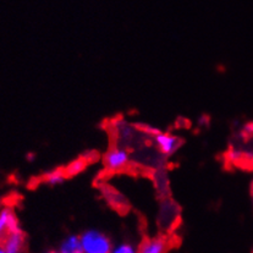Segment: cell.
<instances>
[{
    "label": "cell",
    "instance_id": "obj_1",
    "mask_svg": "<svg viewBox=\"0 0 253 253\" xmlns=\"http://www.w3.org/2000/svg\"><path fill=\"white\" fill-rule=\"evenodd\" d=\"M80 239L84 253H112V241L103 232L91 229L82 232Z\"/></svg>",
    "mask_w": 253,
    "mask_h": 253
},
{
    "label": "cell",
    "instance_id": "obj_11",
    "mask_svg": "<svg viewBox=\"0 0 253 253\" xmlns=\"http://www.w3.org/2000/svg\"><path fill=\"white\" fill-rule=\"evenodd\" d=\"M142 131H144V132L148 133V135H153V136L158 135V133L161 132L158 128H154V127H152V126H146V125L142 126Z\"/></svg>",
    "mask_w": 253,
    "mask_h": 253
},
{
    "label": "cell",
    "instance_id": "obj_9",
    "mask_svg": "<svg viewBox=\"0 0 253 253\" xmlns=\"http://www.w3.org/2000/svg\"><path fill=\"white\" fill-rule=\"evenodd\" d=\"M84 168H86V161L84 159H76V161L70 163L64 171H65L66 176H75V175L84 171Z\"/></svg>",
    "mask_w": 253,
    "mask_h": 253
},
{
    "label": "cell",
    "instance_id": "obj_2",
    "mask_svg": "<svg viewBox=\"0 0 253 253\" xmlns=\"http://www.w3.org/2000/svg\"><path fill=\"white\" fill-rule=\"evenodd\" d=\"M130 162V156L126 149L121 147H113L107 152L104 157V164L107 169L113 170H123L124 168L127 167Z\"/></svg>",
    "mask_w": 253,
    "mask_h": 253
},
{
    "label": "cell",
    "instance_id": "obj_8",
    "mask_svg": "<svg viewBox=\"0 0 253 253\" xmlns=\"http://www.w3.org/2000/svg\"><path fill=\"white\" fill-rule=\"evenodd\" d=\"M65 177H66L65 171L55 170V171H51L49 172V174H46L44 179H43V181H44L48 186L54 187V186H59L63 184V182L65 181Z\"/></svg>",
    "mask_w": 253,
    "mask_h": 253
},
{
    "label": "cell",
    "instance_id": "obj_5",
    "mask_svg": "<svg viewBox=\"0 0 253 253\" xmlns=\"http://www.w3.org/2000/svg\"><path fill=\"white\" fill-rule=\"evenodd\" d=\"M5 253H22L25 249V234L22 229L17 231H10L2 237L1 241Z\"/></svg>",
    "mask_w": 253,
    "mask_h": 253
},
{
    "label": "cell",
    "instance_id": "obj_7",
    "mask_svg": "<svg viewBox=\"0 0 253 253\" xmlns=\"http://www.w3.org/2000/svg\"><path fill=\"white\" fill-rule=\"evenodd\" d=\"M59 253H84L79 235H70L66 239H64L59 247Z\"/></svg>",
    "mask_w": 253,
    "mask_h": 253
},
{
    "label": "cell",
    "instance_id": "obj_10",
    "mask_svg": "<svg viewBox=\"0 0 253 253\" xmlns=\"http://www.w3.org/2000/svg\"><path fill=\"white\" fill-rule=\"evenodd\" d=\"M112 253H138V249H136L133 245L127 244V242H123V244L113 247Z\"/></svg>",
    "mask_w": 253,
    "mask_h": 253
},
{
    "label": "cell",
    "instance_id": "obj_14",
    "mask_svg": "<svg viewBox=\"0 0 253 253\" xmlns=\"http://www.w3.org/2000/svg\"><path fill=\"white\" fill-rule=\"evenodd\" d=\"M45 253H59V251H48V252H45Z\"/></svg>",
    "mask_w": 253,
    "mask_h": 253
},
{
    "label": "cell",
    "instance_id": "obj_12",
    "mask_svg": "<svg viewBox=\"0 0 253 253\" xmlns=\"http://www.w3.org/2000/svg\"><path fill=\"white\" fill-rule=\"evenodd\" d=\"M245 130H246V132H249V133H253V123H252V124H250V125H247V126H246V128H245Z\"/></svg>",
    "mask_w": 253,
    "mask_h": 253
},
{
    "label": "cell",
    "instance_id": "obj_6",
    "mask_svg": "<svg viewBox=\"0 0 253 253\" xmlns=\"http://www.w3.org/2000/svg\"><path fill=\"white\" fill-rule=\"evenodd\" d=\"M169 242L165 237L157 236L146 239L138 247V253H167Z\"/></svg>",
    "mask_w": 253,
    "mask_h": 253
},
{
    "label": "cell",
    "instance_id": "obj_4",
    "mask_svg": "<svg viewBox=\"0 0 253 253\" xmlns=\"http://www.w3.org/2000/svg\"><path fill=\"white\" fill-rule=\"evenodd\" d=\"M17 230H21V226L14 211L9 207L0 209V239H2L7 232Z\"/></svg>",
    "mask_w": 253,
    "mask_h": 253
},
{
    "label": "cell",
    "instance_id": "obj_13",
    "mask_svg": "<svg viewBox=\"0 0 253 253\" xmlns=\"http://www.w3.org/2000/svg\"><path fill=\"white\" fill-rule=\"evenodd\" d=\"M0 253H5V251H4V247H2L1 242H0Z\"/></svg>",
    "mask_w": 253,
    "mask_h": 253
},
{
    "label": "cell",
    "instance_id": "obj_3",
    "mask_svg": "<svg viewBox=\"0 0 253 253\" xmlns=\"http://www.w3.org/2000/svg\"><path fill=\"white\" fill-rule=\"evenodd\" d=\"M154 143L162 154H164L165 157H171L172 154L176 153L182 142L177 136L171 135V133L159 132L158 135L154 136Z\"/></svg>",
    "mask_w": 253,
    "mask_h": 253
}]
</instances>
